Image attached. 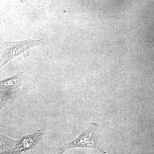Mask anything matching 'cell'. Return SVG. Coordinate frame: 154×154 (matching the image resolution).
Here are the masks:
<instances>
[{"instance_id":"6da1fadb","label":"cell","mask_w":154,"mask_h":154,"mask_svg":"<svg viewBox=\"0 0 154 154\" xmlns=\"http://www.w3.org/2000/svg\"><path fill=\"white\" fill-rule=\"evenodd\" d=\"M43 42L44 39L42 38L38 39H28L20 41L4 42L5 48L2 55L4 62L0 65V69L11 60L22 54H25L26 57H28V53L26 52L27 50L32 48L41 45Z\"/></svg>"},{"instance_id":"7a4b0ae2","label":"cell","mask_w":154,"mask_h":154,"mask_svg":"<svg viewBox=\"0 0 154 154\" xmlns=\"http://www.w3.org/2000/svg\"><path fill=\"white\" fill-rule=\"evenodd\" d=\"M97 127L98 125L96 122L91 123L85 131L80 135L75 140L66 144L57 154H62L70 149L80 147L96 149L103 153H107L97 145L95 133Z\"/></svg>"},{"instance_id":"3957f363","label":"cell","mask_w":154,"mask_h":154,"mask_svg":"<svg viewBox=\"0 0 154 154\" xmlns=\"http://www.w3.org/2000/svg\"><path fill=\"white\" fill-rule=\"evenodd\" d=\"M44 135L42 130H38L32 134L20 137L14 148L21 152L35 148Z\"/></svg>"},{"instance_id":"277c9868","label":"cell","mask_w":154,"mask_h":154,"mask_svg":"<svg viewBox=\"0 0 154 154\" xmlns=\"http://www.w3.org/2000/svg\"><path fill=\"white\" fill-rule=\"evenodd\" d=\"M24 73V72L18 70L13 76L0 81V90L11 91L20 87L22 85Z\"/></svg>"},{"instance_id":"5b68a950","label":"cell","mask_w":154,"mask_h":154,"mask_svg":"<svg viewBox=\"0 0 154 154\" xmlns=\"http://www.w3.org/2000/svg\"><path fill=\"white\" fill-rule=\"evenodd\" d=\"M17 140H13L6 135L0 134V152L14 148Z\"/></svg>"},{"instance_id":"8992f818","label":"cell","mask_w":154,"mask_h":154,"mask_svg":"<svg viewBox=\"0 0 154 154\" xmlns=\"http://www.w3.org/2000/svg\"><path fill=\"white\" fill-rule=\"evenodd\" d=\"M13 94V90L0 91V110L6 107L9 100L12 98Z\"/></svg>"},{"instance_id":"52a82bcc","label":"cell","mask_w":154,"mask_h":154,"mask_svg":"<svg viewBox=\"0 0 154 154\" xmlns=\"http://www.w3.org/2000/svg\"><path fill=\"white\" fill-rule=\"evenodd\" d=\"M21 152L14 148L0 152V154H21Z\"/></svg>"}]
</instances>
